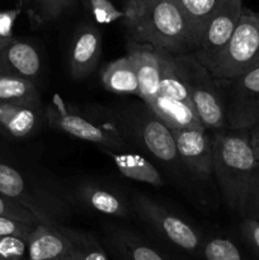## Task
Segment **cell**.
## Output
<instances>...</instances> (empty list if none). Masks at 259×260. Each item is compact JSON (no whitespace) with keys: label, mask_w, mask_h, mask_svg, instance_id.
Instances as JSON below:
<instances>
[{"label":"cell","mask_w":259,"mask_h":260,"mask_svg":"<svg viewBox=\"0 0 259 260\" xmlns=\"http://www.w3.org/2000/svg\"><path fill=\"white\" fill-rule=\"evenodd\" d=\"M160 55H161V80H160L159 93L167 94L172 98L192 106L184 76L178 63L175 62L174 55L163 50H160Z\"/></svg>","instance_id":"cell-25"},{"label":"cell","mask_w":259,"mask_h":260,"mask_svg":"<svg viewBox=\"0 0 259 260\" xmlns=\"http://www.w3.org/2000/svg\"><path fill=\"white\" fill-rule=\"evenodd\" d=\"M71 245V260H109L103 241L93 233L61 225Z\"/></svg>","instance_id":"cell-23"},{"label":"cell","mask_w":259,"mask_h":260,"mask_svg":"<svg viewBox=\"0 0 259 260\" xmlns=\"http://www.w3.org/2000/svg\"><path fill=\"white\" fill-rule=\"evenodd\" d=\"M0 216L25 221V222L41 223V221L30 211H28L27 208L20 206L19 203L9 200V198L3 194H0Z\"/></svg>","instance_id":"cell-32"},{"label":"cell","mask_w":259,"mask_h":260,"mask_svg":"<svg viewBox=\"0 0 259 260\" xmlns=\"http://www.w3.org/2000/svg\"><path fill=\"white\" fill-rule=\"evenodd\" d=\"M108 91L122 95H140V85L134 63L128 55L122 56L106 66L101 76Z\"/></svg>","instance_id":"cell-21"},{"label":"cell","mask_w":259,"mask_h":260,"mask_svg":"<svg viewBox=\"0 0 259 260\" xmlns=\"http://www.w3.org/2000/svg\"><path fill=\"white\" fill-rule=\"evenodd\" d=\"M259 66V15L244 8L226 47L211 66V75L230 81Z\"/></svg>","instance_id":"cell-8"},{"label":"cell","mask_w":259,"mask_h":260,"mask_svg":"<svg viewBox=\"0 0 259 260\" xmlns=\"http://www.w3.org/2000/svg\"><path fill=\"white\" fill-rule=\"evenodd\" d=\"M37 225L38 223L0 216V236H18L28 240Z\"/></svg>","instance_id":"cell-31"},{"label":"cell","mask_w":259,"mask_h":260,"mask_svg":"<svg viewBox=\"0 0 259 260\" xmlns=\"http://www.w3.org/2000/svg\"><path fill=\"white\" fill-rule=\"evenodd\" d=\"M46 119L42 103H0V137L5 141H24L35 136Z\"/></svg>","instance_id":"cell-14"},{"label":"cell","mask_w":259,"mask_h":260,"mask_svg":"<svg viewBox=\"0 0 259 260\" xmlns=\"http://www.w3.org/2000/svg\"><path fill=\"white\" fill-rule=\"evenodd\" d=\"M45 113L48 126L56 131L91 142L99 149L114 151L132 150L128 142L109 122L99 117L95 112H93V116L81 113L78 109L63 103L58 94L53 95L51 104L45 109Z\"/></svg>","instance_id":"cell-7"},{"label":"cell","mask_w":259,"mask_h":260,"mask_svg":"<svg viewBox=\"0 0 259 260\" xmlns=\"http://www.w3.org/2000/svg\"><path fill=\"white\" fill-rule=\"evenodd\" d=\"M0 103H41L37 84L20 76L0 74Z\"/></svg>","instance_id":"cell-24"},{"label":"cell","mask_w":259,"mask_h":260,"mask_svg":"<svg viewBox=\"0 0 259 260\" xmlns=\"http://www.w3.org/2000/svg\"><path fill=\"white\" fill-rule=\"evenodd\" d=\"M91 111L109 122L131 149L141 150L175 174L187 172L178 156L172 129L144 101L98 107Z\"/></svg>","instance_id":"cell-2"},{"label":"cell","mask_w":259,"mask_h":260,"mask_svg":"<svg viewBox=\"0 0 259 260\" xmlns=\"http://www.w3.org/2000/svg\"><path fill=\"white\" fill-rule=\"evenodd\" d=\"M124 24L130 41L173 55L193 53L200 43L175 0H154L141 17Z\"/></svg>","instance_id":"cell-4"},{"label":"cell","mask_w":259,"mask_h":260,"mask_svg":"<svg viewBox=\"0 0 259 260\" xmlns=\"http://www.w3.org/2000/svg\"><path fill=\"white\" fill-rule=\"evenodd\" d=\"M200 260H254L238 236L223 233L205 234Z\"/></svg>","instance_id":"cell-22"},{"label":"cell","mask_w":259,"mask_h":260,"mask_svg":"<svg viewBox=\"0 0 259 260\" xmlns=\"http://www.w3.org/2000/svg\"><path fill=\"white\" fill-rule=\"evenodd\" d=\"M20 13L22 9L19 7L14 9L0 10V41H9L14 37L13 28Z\"/></svg>","instance_id":"cell-34"},{"label":"cell","mask_w":259,"mask_h":260,"mask_svg":"<svg viewBox=\"0 0 259 260\" xmlns=\"http://www.w3.org/2000/svg\"><path fill=\"white\" fill-rule=\"evenodd\" d=\"M86 8L98 24H111L118 19H124V12L119 10L112 0H84Z\"/></svg>","instance_id":"cell-29"},{"label":"cell","mask_w":259,"mask_h":260,"mask_svg":"<svg viewBox=\"0 0 259 260\" xmlns=\"http://www.w3.org/2000/svg\"><path fill=\"white\" fill-rule=\"evenodd\" d=\"M251 134H253V136L255 137V140H256V141L259 142V126H256L255 128H254V129H251Z\"/></svg>","instance_id":"cell-37"},{"label":"cell","mask_w":259,"mask_h":260,"mask_svg":"<svg viewBox=\"0 0 259 260\" xmlns=\"http://www.w3.org/2000/svg\"><path fill=\"white\" fill-rule=\"evenodd\" d=\"M225 83L228 128L251 131L259 126V66Z\"/></svg>","instance_id":"cell-10"},{"label":"cell","mask_w":259,"mask_h":260,"mask_svg":"<svg viewBox=\"0 0 259 260\" xmlns=\"http://www.w3.org/2000/svg\"><path fill=\"white\" fill-rule=\"evenodd\" d=\"M127 55L134 63L140 85L139 98L145 103L159 94L161 80V55L160 50L147 45L130 41Z\"/></svg>","instance_id":"cell-17"},{"label":"cell","mask_w":259,"mask_h":260,"mask_svg":"<svg viewBox=\"0 0 259 260\" xmlns=\"http://www.w3.org/2000/svg\"><path fill=\"white\" fill-rule=\"evenodd\" d=\"M146 104L170 129L205 127L192 106L167 94L159 93Z\"/></svg>","instance_id":"cell-20"},{"label":"cell","mask_w":259,"mask_h":260,"mask_svg":"<svg viewBox=\"0 0 259 260\" xmlns=\"http://www.w3.org/2000/svg\"><path fill=\"white\" fill-rule=\"evenodd\" d=\"M243 0H223L206 24L200 45L193 52L198 61L210 69L230 41L243 13Z\"/></svg>","instance_id":"cell-11"},{"label":"cell","mask_w":259,"mask_h":260,"mask_svg":"<svg viewBox=\"0 0 259 260\" xmlns=\"http://www.w3.org/2000/svg\"><path fill=\"white\" fill-rule=\"evenodd\" d=\"M154 0H124L123 12L124 23H131L141 17L145 10L151 5Z\"/></svg>","instance_id":"cell-35"},{"label":"cell","mask_w":259,"mask_h":260,"mask_svg":"<svg viewBox=\"0 0 259 260\" xmlns=\"http://www.w3.org/2000/svg\"><path fill=\"white\" fill-rule=\"evenodd\" d=\"M0 194L51 225H66L75 202L73 193L58 180L25 164L4 146H0Z\"/></svg>","instance_id":"cell-1"},{"label":"cell","mask_w":259,"mask_h":260,"mask_svg":"<svg viewBox=\"0 0 259 260\" xmlns=\"http://www.w3.org/2000/svg\"><path fill=\"white\" fill-rule=\"evenodd\" d=\"M132 206L135 216L155 240L189 259L200 260L205 234L197 226L146 196H135Z\"/></svg>","instance_id":"cell-5"},{"label":"cell","mask_w":259,"mask_h":260,"mask_svg":"<svg viewBox=\"0 0 259 260\" xmlns=\"http://www.w3.org/2000/svg\"><path fill=\"white\" fill-rule=\"evenodd\" d=\"M99 150L113 161L118 172L127 179L146 183L154 187H163L165 184L160 170L144 155L135 154L131 150L130 151H114L109 149Z\"/></svg>","instance_id":"cell-19"},{"label":"cell","mask_w":259,"mask_h":260,"mask_svg":"<svg viewBox=\"0 0 259 260\" xmlns=\"http://www.w3.org/2000/svg\"><path fill=\"white\" fill-rule=\"evenodd\" d=\"M74 198L93 212L114 218L134 217L132 201L122 190L94 180H85L76 187Z\"/></svg>","instance_id":"cell-13"},{"label":"cell","mask_w":259,"mask_h":260,"mask_svg":"<svg viewBox=\"0 0 259 260\" xmlns=\"http://www.w3.org/2000/svg\"><path fill=\"white\" fill-rule=\"evenodd\" d=\"M213 175L225 203L241 216L251 182L259 173V142L251 131H213Z\"/></svg>","instance_id":"cell-3"},{"label":"cell","mask_w":259,"mask_h":260,"mask_svg":"<svg viewBox=\"0 0 259 260\" xmlns=\"http://www.w3.org/2000/svg\"><path fill=\"white\" fill-rule=\"evenodd\" d=\"M188 22L192 25L200 42L201 35L223 0H175ZM200 45V43H198Z\"/></svg>","instance_id":"cell-26"},{"label":"cell","mask_w":259,"mask_h":260,"mask_svg":"<svg viewBox=\"0 0 259 260\" xmlns=\"http://www.w3.org/2000/svg\"><path fill=\"white\" fill-rule=\"evenodd\" d=\"M241 217L254 218L259 221V173L249 187Z\"/></svg>","instance_id":"cell-33"},{"label":"cell","mask_w":259,"mask_h":260,"mask_svg":"<svg viewBox=\"0 0 259 260\" xmlns=\"http://www.w3.org/2000/svg\"><path fill=\"white\" fill-rule=\"evenodd\" d=\"M178 156L192 177L208 180L213 175L212 131L200 128L172 129Z\"/></svg>","instance_id":"cell-12"},{"label":"cell","mask_w":259,"mask_h":260,"mask_svg":"<svg viewBox=\"0 0 259 260\" xmlns=\"http://www.w3.org/2000/svg\"><path fill=\"white\" fill-rule=\"evenodd\" d=\"M18 2V7L20 8V9H28V5H29V2L30 0H17Z\"/></svg>","instance_id":"cell-36"},{"label":"cell","mask_w":259,"mask_h":260,"mask_svg":"<svg viewBox=\"0 0 259 260\" xmlns=\"http://www.w3.org/2000/svg\"><path fill=\"white\" fill-rule=\"evenodd\" d=\"M0 74L20 76L37 84L42 74L38 48L24 38L0 41Z\"/></svg>","instance_id":"cell-15"},{"label":"cell","mask_w":259,"mask_h":260,"mask_svg":"<svg viewBox=\"0 0 259 260\" xmlns=\"http://www.w3.org/2000/svg\"><path fill=\"white\" fill-rule=\"evenodd\" d=\"M258 15H259V13H258Z\"/></svg>","instance_id":"cell-38"},{"label":"cell","mask_w":259,"mask_h":260,"mask_svg":"<svg viewBox=\"0 0 259 260\" xmlns=\"http://www.w3.org/2000/svg\"><path fill=\"white\" fill-rule=\"evenodd\" d=\"M75 3L76 0H30L27 12L36 24H46L58 19Z\"/></svg>","instance_id":"cell-27"},{"label":"cell","mask_w":259,"mask_h":260,"mask_svg":"<svg viewBox=\"0 0 259 260\" xmlns=\"http://www.w3.org/2000/svg\"><path fill=\"white\" fill-rule=\"evenodd\" d=\"M238 239L250 254L251 258L259 260V221L241 217L238 225Z\"/></svg>","instance_id":"cell-28"},{"label":"cell","mask_w":259,"mask_h":260,"mask_svg":"<svg viewBox=\"0 0 259 260\" xmlns=\"http://www.w3.org/2000/svg\"><path fill=\"white\" fill-rule=\"evenodd\" d=\"M174 60L182 70L192 106L203 126L212 132L228 128L225 88L221 81L213 78L193 53L174 55Z\"/></svg>","instance_id":"cell-6"},{"label":"cell","mask_w":259,"mask_h":260,"mask_svg":"<svg viewBox=\"0 0 259 260\" xmlns=\"http://www.w3.org/2000/svg\"><path fill=\"white\" fill-rule=\"evenodd\" d=\"M102 57V33L91 23L76 28L69 52V71L71 78L81 80L90 75Z\"/></svg>","instance_id":"cell-16"},{"label":"cell","mask_w":259,"mask_h":260,"mask_svg":"<svg viewBox=\"0 0 259 260\" xmlns=\"http://www.w3.org/2000/svg\"><path fill=\"white\" fill-rule=\"evenodd\" d=\"M28 240L18 236H0V260H24Z\"/></svg>","instance_id":"cell-30"},{"label":"cell","mask_w":259,"mask_h":260,"mask_svg":"<svg viewBox=\"0 0 259 260\" xmlns=\"http://www.w3.org/2000/svg\"><path fill=\"white\" fill-rule=\"evenodd\" d=\"M28 260H71V245L61 225L38 223L28 239Z\"/></svg>","instance_id":"cell-18"},{"label":"cell","mask_w":259,"mask_h":260,"mask_svg":"<svg viewBox=\"0 0 259 260\" xmlns=\"http://www.w3.org/2000/svg\"><path fill=\"white\" fill-rule=\"evenodd\" d=\"M103 244L114 260H189L154 238L116 223L104 226Z\"/></svg>","instance_id":"cell-9"}]
</instances>
